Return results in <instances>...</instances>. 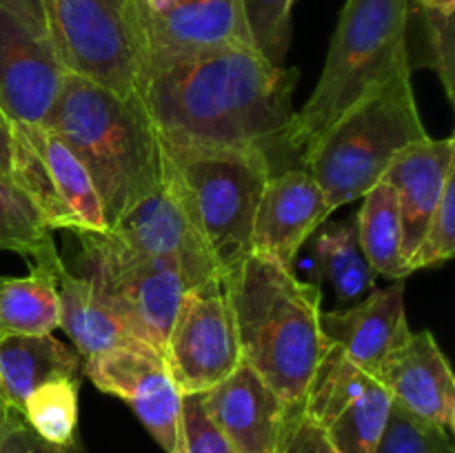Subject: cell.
Listing matches in <instances>:
<instances>
[{"instance_id":"obj_1","label":"cell","mask_w":455,"mask_h":453,"mask_svg":"<svg viewBox=\"0 0 455 453\" xmlns=\"http://www.w3.org/2000/svg\"><path fill=\"white\" fill-rule=\"evenodd\" d=\"M298 76L253 47H231L140 71L136 96L163 140L260 151L280 173L293 160Z\"/></svg>"},{"instance_id":"obj_2","label":"cell","mask_w":455,"mask_h":453,"mask_svg":"<svg viewBox=\"0 0 455 453\" xmlns=\"http://www.w3.org/2000/svg\"><path fill=\"white\" fill-rule=\"evenodd\" d=\"M225 280L243 360L289 409L300 407L329 346L320 287L260 253H249Z\"/></svg>"},{"instance_id":"obj_3","label":"cell","mask_w":455,"mask_h":453,"mask_svg":"<svg viewBox=\"0 0 455 453\" xmlns=\"http://www.w3.org/2000/svg\"><path fill=\"white\" fill-rule=\"evenodd\" d=\"M44 127L87 169L109 226L163 185L158 136L136 93L120 96L67 71Z\"/></svg>"},{"instance_id":"obj_4","label":"cell","mask_w":455,"mask_h":453,"mask_svg":"<svg viewBox=\"0 0 455 453\" xmlns=\"http://www.w3.org/2000/svg\"><path fill=\"white\" fill-rule=\"evenodd\" d=\"M158 149L163 187L227 278L251 253L253 216L274 176L271 163L260 151L176 145L163 138Z\"/></svg>"},{"instance_id":"obj_5","label":"cell","mask_w":455,"mask_h":453,"mask_svg":"<svg viewBox=\"0 0 455 453\" xmlns=\"http://www.w3.org/2000/svg\"><path fill=\"white\" fill-rule=\"evenodd\" d=\"M407 20L409 0H347L318 84L293 115L289 151L296 163L360 98L411 67Z\"/></svg>"},{"instance_id":"obj_6","label":"cell","mask_w":455,"mask_h":453,"mask_svg":"<svg viewBox=\"0 0 455 453\" xmlns=\"http://www.w3.org/2000/svg\"><path fill=\"white\" fill-rule=\"evenodd\" d=\"M427 136L413 96L411 67H404L345 111L298 167L314 176L333 213L363 198L404 147Z\"/></svg>"},{"instance_id":"obj_7","label":"cell","mask_w":455,"mask_h":453,"mask_svg":"<svg viewBox=\"0 0 455 453\" xmlns=\"http://www.w3.org/2000/svg\"><path fill=\"white\" fill-rule=\"evenodd\" d=\"M80 266L102 300L140 342L164 355L189 275L176 262L140 256L120 247L109 234H80Z\"/></svg>"},{"instance_id":"obj_8","label":"cell","mask_w":455,"mask_h":453,"mask_svg":"<svg viewBox=\"0 0 455 453\" xmlns=\"http://www.w3.org/2000/svg\"><path fill=\"white\" fill-rule=\"evenodd\" d=\"M123 20L136 74L222 49L253 47L243 0H172L158 9L123 0Z\"/></svg>"},{"instance_id":"obj_9","label":"cell","mask_w":455,"mask_h":453,"mask_svg":"<svg viewBox=\"0 0 455 453\" xmlns=\"http://www.w3.org/2000/svg\"><path fill=\"white\" fill-rule=\"evenodd\" d=\"M52 43L65 71L120 96L136 93V58L123 20V0H40Z\"/></svg>"},{"instance_id":"obj_10","label":"cell","mask_w":455,"mask_h":453,"mask_svg":"<svg viewBox=\"0 0 455 453\" xmlns=\"http://www.w3.org/2000/svg\"><path fill=\"white\" fill-rule=\"evenodd\" d=\"M164 362L182 395L204 393L243 362L225 278L196 284L182 296Z\"/></svg>"},{"instance_id":"obj_11","label":"cell","mask_w":455,"mask_h":453,"mask_svg":"<svg viewBox=\"0 0 455 453\" xmlns=\"http://www.w3.org/2000/svg\"><path fill=\"white\" fill-rule=\"evenodd\" d=\"M389 391L355 367L338 346H327L300 409L336 453H373L391 411Z\"/></svg>"},{"instance_id":"obj_12","label":"cell","mask_w":455,"mask_h":453,"mask_svg":"<svg viewBox=\"0 0 455 453\" xmlns=\"http://www.w3.org/2000/svg\"><path fill=\"white\" fill-rule=\"evenodd\" d=\"M83 373L102 391L124 400L164 453L182 447V391L164 355L145 342L84 358Z\"/></svg>"},{"instance_id":"obj_13","label":"cell","mask_w":455,"mask_h":453,"mask_svg":"<svg viewBox=\"0 0 455 453\" xmlns=\"http://www.w3.org/2000/svg\"><path fill=\"white\" fill-rule=\"evenodd\" d=\"M65 67L49 40L0 9V109L18 127H44Z\"/></svg>"},{"instance_id":"obj_14","label":"cell","mask_w":455,"mask_h":453,"mask_svg":"<svg viewBox=\"0 0 455 453\" xmlns=\"http://www.w3.org/2000/svg\"><path fill=\"white\" fill-rule=\"evenodd\" d=\"M200 402L235 453H278L296 409H289L244 360L225 380L200 393Z\"/></svg>"},{"instance_id":"obj_15","label":"cell","mask_w":455,"mask_h":453,"mask_svg":"<svg viewBox=\"0 0 455 453\" xmlns=\"http://www.w3.org/2000/svg\"><path fill=\"white\" fill-rule=\"evenodd\" d=\"M107 234L129 251L176 262L189 275L194 287L213 278H225L209 249L163 185L127 209Z\"/></svg>"},{"instance_id":"obj_16","label":"cell","mask_w":455,"mask_h":453,"mask_svg":"<svg viewBox=\"0 0 455 453\" xmlns=\"http://www.w3.org/2000/svg\"><path fill=\"white\" fill-rule=\"evenodd\" d=\"M331 216L324 194L307 169L274 173L262 189L251 226V253L269 256L293 269L302 244Z\"/></svg>"},{"instance_id":"obj_17","label":"cell","mask_w":455,"mask_h":453,"mask_svg":"<svg viewBox=\"0 0 455 453\" xmlns=\"http://www.w3.org/2000/svg\"><path fill=\"white\" fill-rule=\"evenodd\" d=\"M378 380L395 404L451 433L455 426V378L447 355L431 331L409 333L385 358Z\"/></svg>"},{"instance_id":"obj_18","label":"cell","mask_w":455,"mask_h":453,"mask_svg":"<svg viewBox=\"0 0 455 453\" xmlns=\"http://www.w3.org/2000/svg\"><path fill=\"white\" fill-rule=\"evenodd\" d=\"M320 329L329 345L378 378L387 355L411 333L404 314V280L373 287L363 300L345 309L323 311Z\"/></svg>"},{"instance_id":"obj_19","label":"cell","mask_w":455,"mask_h":453,"mask_svg":"<svg viewBox=\"0 0 455 453\" xmlns=\"http://www.w3.org/2000/svg\"><path fill=\"white\" fill-rule=\"evenodd\" d=\"M455 173V140L422 138L404 147L385 171L382 180L394 189L403 220V256L411 262L431 216L438 209L447 180ZM413 274V271H411Z\"/></svg>"},{"instance_id":"obj_20","label":"cell","mask_w":455,"mask_h":453,"mask_svg":"<svg viewBox=\"0 0 455 453\" xmlns=\"http://www.w3.org/2000/svg\"><path fill=\"white\" fill-rule=\"evenodd\" d=\"M20 129L43 155L44 169H47L49 189H52L53 207H56L53 231L62 229L76 235L107 234L109 225H107L100 198L83 163L47 127Z\"/></svg>"},{"instance_id":"obj_21","label":"cell","mask_w":455,"mask_h":453,"mask_svg":"<svg viewBox=\"0 0 455 453\" xmlns=\"http://www.w3.org/2000/svg\"><path fill=\"white\" fill-rule=\"evenodd\" d=\"M83 367V355L52 333H0V402L20 413L36 386L52 378H80Z\"/></svg>"},{"instance_id":"obj_22","label":"cell","mask_w":455,"mask_h":453,"mask_svg":"<svg viewBox=\"0 0 455 453\" xmlns=\"http://www.w3.org/2000/svg\"><path fill=\"white\" fill-rule=\"evenodd\" d=\"M58 298L60 327L83 358L140 342L84 275L65 269L58 278Z\"/></svg>"},{"instance_id":"obj_23","label":"cell","mask_w":455,"mask_h":453,"mask_svg":"<svg viewBox=\"0 0 455 453\" xmlns=\"http://www.w3.org/2000/svg\"><path fill=\"white\" fill-rule=\"evenodd\" d=\"M358 242L376 275L407 280L411 269L403 256V220L398 198L385 180L363 195V207L355 213Z\"/></svg>"},{"instance_id":"obj_24","label":"cell","mask_w":455,"mask_h":453,"mask_svg":"<svg viewBox=\"0 0 455 453\" xmlns=\"http://www.w3.org/2000/svg\"><path fill=\"white\" fill-rule=\"evenodd\" d=\"M0 251L18 253L31 260V266L52 271L58 278L67 269L38 207L12 178L4 176H0Z\"/></svg>"},{"instance_id":"obj_25","label":"cell","mask_w":455,"mask_h":453,"mask_svg":"<svg viewBox=\"0 0 455 453\" xmlns=\"http://www.w3.org/2000/svg\"><path fill=\"white\" fill-rule=\"evenodd\" d=\"M314 253L324 280H329L336 291L340 309L360 302L376 287L378 275L360 249L355 216L333 222L331 226L320 231L315 235Z\"/></svg>"},{"instance_id":"obj_26","label":"cell","mask_w":455,"mask_h":453,"mask_svg":"<svg viewBox=\"0 0 455 453\" xmlns=\"http://www.w3.org/2000/svg\"><path fill=\"white\" fill-rule=\"evenodd\" d=\"M58 327V275L31 266L22 278H0V333L44 336Z\"/></svg>"},{"instance_id":"obj_27","label":"cell","mask_w":455,"mask_h":453,"mask_svg":"<svg viewBox=\"0 0 455 453\" xmlns=\"http://www.w3.org/2000/svg\"><path fill=\"white\" fill-rule=\"evenodd\" d=\"M80 378H52L36 386L22 404L27 426L53 447H71L80 442L78 429Z\"/></svg>"},{"instance_id":"obj_28","label":"cell","mask_w":455,"mask_h":453,"mask_svg":"<svg viewBox=\"0 0 455 453\" xmlns=\"http://www.w3.org/2000/svg\"><path fill=\"white\" fill-rule=\"evenodd\" d=\"M298 0H243L253 49L271 65L284 67L291 44V16Z\"/></svg>"},{"instance_id":"obj_29","label":"cell","mask_w":455,"mask_h":453,"mask_svg":"<svg viewBox=\"0 0 455 453\" xmlns=\"http://www.w3.org/2000/svg\"><path fill=\"white\" fill-rule=\"evenodd\" d=\"M373 453H455V447L449 431L394 402Z\"/></svg>"},{"instance_id":"obj_30","label":"cell","mask_w":455,"mask_h":453,"mask_svg":"<svg viewBox=\"0 0 455 453\" xmlns=\"http://www.w3.org/2000/svg\"><path fill=\"white\" fill-rule=\"evenodd\" d=\"M455 256V173L447 180L438 209L427 225L416 256L409 262V269H431L449 262Z\"/></svg>"},{"instance_id":"obj_31","label":"cell","mask_w":455,"mask_h":453,"mask_svg":"<svg viewBox=\"0 0 455 453\" xmlns=\"http://www.w3.org/2000/svg\"><path fill=\"white\" fill-rule=\"evenodd\" d=\"M427 40V67L438 74L449 102L455 100V29L453 13L443 9L418 7Z\"/></svg>"},{"instance_id":"obj_32","label":"cell","mask_w":455,"mask_h":453,"mask_svg":"<svg viewBox=\"0 0 455 453\" xmlns=\"http://www.w3.org/2000/svg\"><path fill=\"white\" fill-rule=\"evenodd\" d=\"M180 429V453H235L204 413L200 393H191L182 398Z\"/></svg>"},{"instance_id":"obj_33","label":"cell","mask_w":455,"mask_h":453,"mask_svg":"<svg viewBox=\"0 0 455 453\" xmlns=\"http://www.w3.org/2000/svg\"><path fill=\"white\" fill-rule=\"evenodd\" d=\"M278 453H336L323 431L296 407L289 416L287 431H284L283 444Z\"/></svg>"},{"instance_id":"obj_34","label":"cell","mask_w":455,"mask_h":453,"mask_svg":"<svg viewBox=\"0 0 455 453\" xmlns=\"http://www.w3.org/2000/svg\"><path fill=\"white\" fill-rule=\"evenodd\" d=\"M0 9L16 18L31 34L47 40V25H44V13L43 7H40V0H0Z\"/></svg>"},{"instance_id":"obj_35","label":"cell","mask_w":455,"mask_h":453,"mask_svg":"<svg viewBox=\"0 0 455 453\" xmlns=\"http://www.w3.org/2000/svg\"><path fill=\"white\" fill-rule=\"evenodd\" d=\"M12 158H13V131L12 123L0 109V176L12 178Z\"/></svg>"},{"instance_id":"obj_36","label":"cell","mask_w":455,"mask_h":453,"mask_svg":"<svg viewBox=\"0 0 455 453\" xmlns=\"http://www.w3.org/2000/svg\"><path fill=\"white\" fill-rule=\"evenodd\" d=\"M418 7L443 9V12H455V0H416Z\"/></svg>"},{"instance_id":"obj_37","label":"cell","mask_w":455,"mask_h":453,"mask_svg":"<svg viewBox=\"0 0 455 453\" xmlns=\"http://www.w3.org/2000/svg\"><path fill=\"white\" fill-rule=\"evenodd\" d=\"M3 409H9V407H4V404H3V402H0V411H3Z\"/></svg>"}]
</instances>
